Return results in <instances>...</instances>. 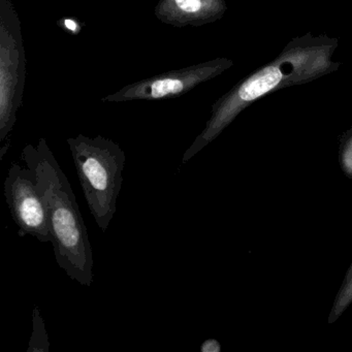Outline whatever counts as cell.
Returning a JSON list of instances; mask_svg holds the SVG:
<instances>
[{"instance_id": "obj_6", "label": "cell", "mask_w": 352, "mask_h": 352, "mask_svg": "<svg viewBox=\"0 0 352 352\" xmlns=\"http://www.w3.org/2000/svg\"><path fill=\"white\" fill-rule=\"evenodd\" d=\"M24 81L23 47L3 15L0 26V142L5 141L15 126Z\"/></svg>"}, {"instance_id": "obj_11", "label": "cell", "mask_w": 352, "mask_h": 352, "mask_svg": "<svg viewBox=\"0 0 352 352\" xmlns=\"http://www.w3.org/2000/svg\"><path fill=\"white\" fill-rule=\"evenodd\" d=\"M59 26L65 32H69L72 34H78L81 30V26L78 23L77 20L71 19V18H65L59 22Z\"/></svg>"}, {"instance_id": "obj_3", "label": "cell", "mask_w": 352, "mask_h": 352, "mask_svg": "<svg viewBox=\"0 0 352 352\" xmlns=\"http://www.w3.org/2000/svg\"><path fill=\"white\" fill-rule=\"evenodd\" d=\"M67 142L90 213L106 232L117 211L126 160L124 151L102 135H78Z\"/></svg>"}, {"instance_id": "obj_1", "label": "cell", "mask_w": 352, "mask_h": 352, "mask_svg": "<svg viewBox=\"0 0 352 352\" xmlns=\"http://www.w3.org/2000/svg\"><path fill=\"white\" fill-rule=\"evenodd\" d=\"M339 46L338 38L308 32L292 38L271 63L239 81L212 106L211 116L183 155L186 164L204 148L217 139L222 131L245 109L263 96L292 86L304 85L335 73L341 63L333 56Z\"/></svg>"}, {"instance_id": "obj_7", "label": "cell", "mask_w": 352, "mask_h": 352, "mask_svg": "<svg viewBox=\"0 0 352 352\" xmlns=\"http://www.w3.org/2000/svg\"><path fill=\"white\" fill-rule=\"evenodd\" d=\"M228 11L226 0H160L154 14L173 28H201L222 19Z\"/></svg>"}, {"instance_id": "obj_9", "label": "cell", "mask_w": 352, "mask_h": 352, "mask_svg": "<svg viewBox=\"0 0 352 352\" xmlns=\"http://www.w3.org/2000/svg\"><path fill=\"white\" fill-rule=\"evenodd\" d=\"M32 351H49L48 335H47L44 321H43L42 315H41L38 308L34 309V331H32L30 347L28 349V352Z\"/></svg>"}, {"instance_id": "obj_10", "label": "cell", "mask_w": 352, "mask_h": 352, "mask_svg": "<svg viewBox=\"0 0 352 352\" xmlns=\"http://www.w3.org/2000/svg\"><path fill=\"white\" fill-rule=\"evenodd\" d=\"M340 164L342 170L352 178V129L346 131L341 139L339 150Z\"/></svg>"}, {"instance_id": "obj_8", "label": "cell", "mask_w": 352, "mask_h": 352, "mask_svg": "<svg viewBox=\"0 0 352 352\" xmlns=\"http://www.w3.org/2000/svg\"><path fill=\"white\" fill-rule=\"evenodd\" d=\"M352 302V265L346 274L345 279L342 283L341 288L336 296L333 302V308L331 310V314L329 316V323L335 322L339 319V317L345 312L346 309L351 305Z\"/></svg>"}, {"instance_id": "obj_5", "label": "cell", "mask_w": 352, "mask_h": 352, "mask_svg": "<svg viewBox=\"0 0 352 352\" xmlns=\"http://www.w3.org/2000/svg\"><path fill=\"white\" fill-rule=\"evenodd\" d=\"M3 187L18 234L51 243L46 207L34 170L18 164H12Z\"/></svg>"}, {"instance_id": "obj_2", "label": "cell", "mask_w": 352, "mask_h": 352, "mask_svg": "<svg viewBox=\"0 0 352 352\" xmlns=\"http://www.w3.org/2000/svg\"><path fill=\"white\" fill-rule=\"evenodd\" d=\"M21 160L36 176L44 199L57 265L74 281L94 284V251L69 179L44 138L25 146Z\"/></svg>"}, {"instance_id": "obj_4", "label": "cell", "mask_w": 352, "mask_h": 352, "mask_svg": "<svg viewBox=\"0 0 352 352\" xmlns=\"http://www.w3.org/2000/svg\"><path fill=\"white\" fill-rule=\"evenodd\" d=\"M234 65L232 59L220 57L190 67L166 72L129 84L122 89L104 96L102 102H125L180 98L201 84L222 75L224 72L232 69Z\"/></svg>"}, {"instance_id": "obj_12", "label": "cell", "mask_w": 352, "mask_h": 352, "mask_svg": "<svg viewBox=\"0 0 352 352\" xmlns=\"http://www.w3.org/2000/svg\"><path fill=\"white\" fill-rule=\"evenodd\" d=\"M201 352H220L221 351V344L215 339H208L201 344Z\"/></svg>"}]
</instances>
